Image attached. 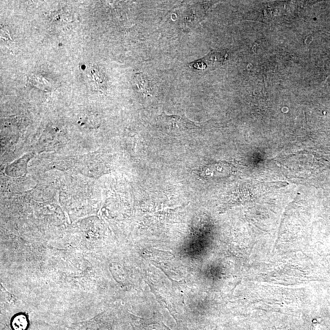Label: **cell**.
I'll return each mask as SVG.
<instances>
[{
    "label": "cell",
    "instance_id": "cell-2",
    "mask_svg": "<svg viewBox=\"0 0 330 330\" xmlns=\"http://www.w3.org/2000/svg\"><path fill=\"white\" fill-rule=\"evenodd\" d=\"M133 86L134 89L142 94L150 96L151 88L150 80L142 74H136L133 77Z\"/></svg>",
    "mask_w": 330,
    "mask_h": 330
},
{
    "label": "cell",
    "instance_id": "cell-1",
    "mask_svg": "<svg viewBox=\"0 0 330 330\" xmlns=\"http://www.w3.org/2000/svg\"><path fill=\"white\" fill-rule=\"evenodd\" d=\"M159 120L168 128H177L178 131L184 132L198 128L192 121L178 115H168L163 114L159 117Z\"/></svg>",
    "mask_w": 330,
    "mask_h": 330
},
{
    "label": "cell",
    "instance_id": "cell-3",
    "mask_svg": "<svg viewBox=\"0 0 330 330\" xmlns=\"http://www.w3.org/2000/svg\"><path fill=\"white\" fill-rule=\"evenodd\" d=\"M27 326L26 317L23 315L16 316L12 322L13 328L15 330H24L26 328Z\"/></svg>",
    "mask_w": 330,
    "mask_h": 330
}]
</instances>
